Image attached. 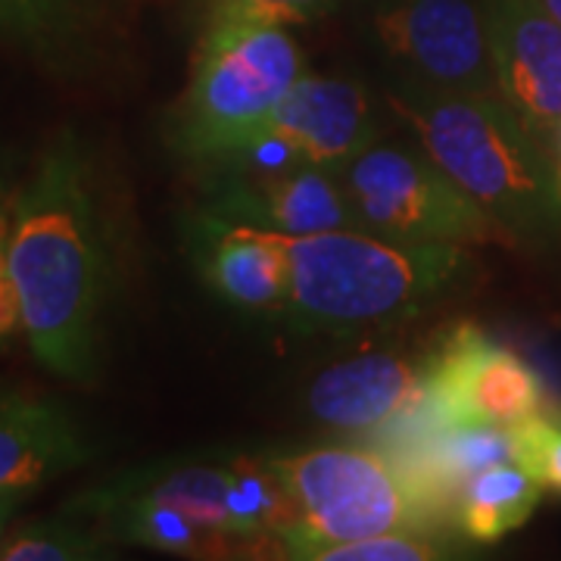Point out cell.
I'll list each match as a JSON object with an SVG mask.
<instances>
[{"instance_id": "cell-1", "label": "cell", "mask_w": 561, "mask_h": 561, "mask_svg": "<svg viewBox=\"0 0 561 561\" xmlns=\"http://www.w3.org/2000/svg\"><path fill=\"white\" fill-rule=\"evenodd\" d=\"M10 272L35 359L62 381H94L110 294V247L91 162L72 131L50 140L13 203Z\"/></svg>"}, {"instance_id": "cell-2", "label": "cell", "mask_w": 561, "mask_h": 561, "mask_svg": "<svg viewBox=\"0 0 561 561\" xmlns=\"http://www.w3.org/2000/svg\"><path fill=\"white\" fill-rule=\"evenodd\" d=\"M393 106L421 147L512 241H559L561 191L552 153L496 94L393 81Z\"/></svg>"}, {"instance_id": "cell-3", "label": "cell", "mask_w": 561, "mask_h": 561, "mask_svg": "<svg viewBox=\"0 0 561 561\" xmlns=\"http://www.w3.org/2000/svg\"><path fill=\"white\" fill-rule=\"evenodd\" d=\"M287 319L302 334L350 337L424 312L465 278L459 243L400 241L365 228L290 238Z\"/></svg>"}, {"instance_id": "cell-4", "label": "cell", "mask_w": 561, "mask_h": 561, "mask_svg": "<svg viewBox=\"0 0 561 561\" xmlns=\"http://www.w3.org/2000/svg\"><path fill=\"white\" fill-rule=\"evenodd\" d=\"M300 79V47L284 25L206 22L179 106L175 150L216 165L260 135Z\"/></svg>"}, {"instance_id": "cell-5", "label": "cell", "mask_w": 561, "mask_h": 561, "mask_svg": "<svg viewBox=\"0 0 561 561\" xmlns=\"http://www.w3.org/2000/svg\"><path fill=\"white\" fill-rule=\"evenodd\" d=\"M272 461L297 508L275 559L309 561L324 546L393 530H449L378 446H321Z\"/></svg>"}, {"instance_id": "cell-6", "label": "cell", "mask_w": 561, "mask_h": 561, "mask_svg": "<svg viewBox=\"0 0 561 561\" xmlns=\"http://www.w3.org/2000/svg\"><path fill=\"white\" fill-rule=\"evenodd\" d=\"M110 493L169 502L203 527L221 534L238 556L278 549V534L297 522V508L272 459L221 456V459H162L125 471Z\"/></svg>"}, {"instance_id": "cell-7", "label": "cell", "mask_w": 561, "mask_h": 561, "mask_svg": "<svg viewBox=\"0 0 561 561\" xmlns=\"http://www.w3.org/2000/svg\"><path fill=\"white\" fill-rule=\"evenodd\" d=\"M341 179L365 231L459 247L512 241L500 221L471 201L424 147L371 144L341 165Z\"/></svg>"}, {"instance_id": "cell-8", "label": "cell", "mask_w": 561, "mask_h": 561, "mask_svg": "<svg viewBox=\"0 0 561 561\" xmlns=\"http://www.w3.org/2000/svg\"><path fill=\"white\" fill-rule=\"evenodd\" d=\"M371 25L397 79L434 91L496 94L486 13L474 0H383Z\"/></svg>"}, {"instance_id": "cell-9", "label": "cell", "mask_w": 561, "mask_h": 561, "mask_svg": "<svg viewBox=\"0 0 561 561\" xmlns=\"http://www.w3.org/2000/svg\"><path fill=\"white\" fill-rule=\"evenodd\" d=\"M421 371L424 402L446 421L515 427L549 409L537 368L474 324L449 331Z\"/></svg>"}, {"instance_id": "cell-10", "label": "cell", "mask_w": 561, "mask_h": 561, "mask_svg": "<svg viewBox=\"0 0 561 561\" xmlns=\"http://www.w3.org/2000/svg\"><path fill=\"white\" fill-rule=\"evenodd\" d=\"M493 88L546 150L561 131V25L537 0H486Z\"/></svg>"}, {"instance_id": "cell-11", "label": "cell", "mask_w": 561, "mask_h": 561, "mask_svg": "<svg viewBox=\"0 0 561 561\" xmlns=\"http://www.w3.org/2000/svg\"><path fill=\"white\" fill-rule=\"evenodd\" d=\"M206 213L221 219L260 225L287 238L362 228L346 194L341 169L300 162L280 172H241L219 165Z\"/></svg>"}, {"instance_id": "cell-12", "label": "cell", "mask_w": 561, "mask_h": 561, "mask_svg": "<svg viewBox=\"0 0 561 561\" xmlns=\"http://www.w3.org/2000/svg\"><path fill=\"white\" fill-rule=\"evenodd\" d=\"M287 241V234L221 219L203 209L201 219L194 221L191 250L203 280L221 300L250 312H275L290 297Z\"/></svg>"}, {"instance_id": "cell-13", "label": "cell", "mask_w": 561, "mask_h": 561, "mask_svg": "<svg viewBox=\"0 0 561 561\" xmlns=\"http://www.w3.org/2000/svg\"><path fill=\"white\" fill-rule=\"evenodd\" d=\"M268 128L280 131L302 157L341 169L378 138V113L359 81L302 76L280 101Z\"/></svg>"}, {"instance_id": "cell-14", "label": "cell", "mask_w": 561, "mask_h": 561, "mask_svg": "<svg viewBox=\"0 0 561 561\" xmlns=\"http://www.w3.org/2000/svg\"><path fill=\"white\" fill-rule=\"evenodd\" d=\"M424 371L393 353H365L324 368L309 387V412L341 431L375 434L415 409Z\"/></svg>"}, {"instance_id": "cell-15", "label": "cell", "mask_w": 561, "mask_h": 561, "mask_svg": "<svg viewBox=\"0 0 561 561\" xmlns=\"http://www.w3.org/2000/svg\"><path fill=\"white\" fill-rule=\"evenodd\" d=\"M91 459L76 419L57 402L0 393V490L32 493Z\"/></svg>"}, {"instance_id": "cell-16", "label": "cell", "mask_w": 561, "mask_h": 561, "mask_svg": "<svg viewBox=\"0 0 561 561\" xmlns=\"http://www.w3.org/2000/svg\"><path fill=\"white\" fill-rule=\"evenodd\" d=\"M66 512L79 515L106 542L122 546H140L153 549L162 556H179V559H228L238 556V549L225 540L221 534L203 527L181 508L147 496H122L110 493L103 486L84 490L66 505Z\"/></svg>"}, {"instance_id": "cell-17", "label": "cell", "mask_w": 561, "mask_h": 561, "mask_svg": "<svg viewBox=\"0 0 561 561\" xmlns=\"http://www.w3.org/2000/svg\"><path fill=\"white\" fill-rule=\"evenodd\" d=\"M0 41L54 76L81 79L101 60V13L94 0H0Z\"/></svg>"}, {"instance_id": "cell-18", "label": "cell", "mask_w": 561, "mask_h": 561, "mask_svg": "<svg viewBox=\"0 0 561 561\" xmlns=\"http://www.w3.org/2000/svg\"><path fill=\"white\" fill-rule=\"evenodd\" d=\"M542 486L518 461H496L478 471L459 490L453 524L465 540L493 546L530 522L542 500Z\"/></svg>"}, {"instance_id": "cell-19", "label": "cell", "mask_w": 561, "mask_h": 561, "mask_svg": "<svg viewBox=\"0 0 561 561\" xmlns=\"http://www.w3.org/2000/svg\"><path fill=\"white\" fill-rule=\"evenodd\" d=\"M106 556V540L94 524L72 512L16 524L0 542V561H94Z\"/></svg>"}, {"instance_id": "cell-20", "label": "cell", "mask_w": 561, "mask_h": 561, "mask_svg": "<svg viewBox=\"0 0 561 561\" xmlns=\"http://www.w3.org/2000/svg\"><path fill=\"white\" fill-rule=\"evenodd\" d=\"M456 556L446 534L427 530H393L362 540L324 546L309 561H437Z\"/></svg>"}, {"instance_id": "cell-21", "label": "cell", "mask_w": 561, "mask_h": 561, "mask_svg": "<svg viewBox=\"0 0 561 561\" xmlns=\"http://www.w3.org/2000/svg\"><path fill=\"white\" fill-rule=\"evenodd\" d=\"M515 461L524 465L546 490L561 493V412L546 409L512 427Z\"/></svg>"}, {"instance_id": "cell-22", "label": "cell", "mask_w": 561, "mask_h": 561, "mask_svg": "<svg viewBox=\"0 0 561 561\" xmlns=\"http://www.w3.org/2000/svg\"><path fill=\"white\" fill-rule=\"evenodd\" d=\"M343 0H209L206 22H262V25H302L334 13Z\"/></svg>"}, {"instance_id": "cell-23", "label": "cell", "mask_w": 561, "mask_h": 561, "mask_svg": "<svg viewBox=\"0 0 561 561\" xmlns=\"http://www.w3.org/2000/svg\"><path fill=\"white\" fill-rule=\"evenodd\" d=\"M10 228H13V206L7 203V197H0V343L22 331L20 290L10 272Z\"/></svg>"}, {"instance_id": "cell-24", "label": "cell", "mask_w": 561, "mask_h": 561, "mask_svg": "<svg viewBox=\"0 0 561 561\" xmlns=\"http://www.w3.org/2000/svg\"><path fill=\"white\" fill-rule=\"evenodd\" d=\"M25 496H28L25 490H0V542L7 537V530L13 527V515L20 512Z\"/></svg>"}, {"instance_id": "cell-25", "label": "cell", "mask_w": 561, "mask_h": 561, "mask_svg": "<svg viewBox=\"0 0 561 561\" xmlns=\"http://www.w3.org/2000/svg\"><path fill=\"white\" fill-rule=\"evenodd\" d=\"M537 3H540L542 10H546V13L561 25V0H537Z\"/></svg>"}, {"instance_id": "cell-26", "label": "cell", "mask_w": 561, "mask_h": 561, "mask_svg": "<svg viewBox=\"0 0 561 561\" xmlns=\"http://www.w3.org/2000/svg\"><path fill=\"white\" fill-rule=\"evenodd\" d=\"M556 175H559V191H561V131H559V140H556Z\"/></svg>"}, {"instance_id": "cell-27", "label": "cell", "mask_w": 561, "mask_h": 561, "mask_svg": "<svg viewBox=\"0 0 561 561\" xmlns=\"http://www.w3.org/2000/svg\"><path fill=\"white\" fill-rule=\"evenodd\" d=\"M0 197H7V175H3V160H0Z\"/></svg>"}]
</instances>
